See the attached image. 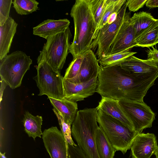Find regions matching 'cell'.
Masks as SVG:
<instances>
[{
    "instance_id": "1",
    "label": "cell",
    "mask_w": 158,
    "mask_h": 158,
    "mask_svg": "<svg viewBox=\"0 0 158 158\" xmlns=\"http://www.w3.org/2000/svg\"><path fill=\"white\" fill-rule=\"evenodd\" d=\"M158 77V71L140 75L131 73L120 65L101 67L96 92L102 97L118 101L130 99L143 102L148 91Z\"/></svg>"
},
{
    "instance_id": "2",
    "label": "cell",
    "mask_w": 158,
    "mask_h": 158,
    "mask_svg": "<svg viewBox=\"0 0 158 158\" xmlns=\"http://www.w3.org/2000/svg\"><path fill=\"white\" fill-rule=\"evenodd\" d=\"M70 15L73 19L74 33L69 53L73 59L91 49L96 26L88 0H77Z\"/></svg>"
},
{
    "instance_id": "3",
    "label": "cell",
    "mask_w": 158,
    "mask_h": 158,
    "mask_svg": "<svg viewBox=\"0 0 158 158\" xmlns=\"http://www.w3.org/2000/svg\"><path fill=\"white\" fill-rule=\"evenodd\" d=\"M97 111L96 108L79 110L72 123V135L87 158H100L96 143Z\"/></svg>"
},
{
    "instance_id": "4",
    "label": "cell",
    "mask_w": 158,
    "mask_h": 158,
    "mask_svg": "<svg viewBox=\"0 0 158 158\" xmlns=\"http://www.w3.org/2000/svg\"><path fill=\"white\" fill-rule=\"evenodd\" d=\"M97 121L116 151L125 154L131 148L138 134L135 131L100 109L98 110Z\"/></svg>"
},
{
    "instance_id": "5",
    "label": "cell",
    "mask_w": 158,
    "mask_h": 158,
    "mask_svg": "<svg viewBox=\"0 0 158 158\" xmlns=\"http://www.w3.org/2000/svg\"><path fill=\"white\" fill-rule=\"evenodd\" d=\"M71 37L69 27L49 37L40 52L37 62L44 61L54 69L60 71L69 53Z\"/></svg>"
},
{
    "instance_id": "6",
    "label": "cell",
    "mask_w": 158,
    "mask_h": 158,
    "mask_svg": "<svg viewBox=\"0 0 158 158\" xmlns=\"http://www.w3.org/2000/svg\"><path fill=\"white\" fill-rule=\"evenodd\" d=\"M32 60L20 51L14 52L0 60V76L12 89L19 87L26 72L30 69Z\"/></svg>"
},
{
    "instance_id": "7",
    "label": "cell",
    "mask_w": 158,
    "mask_h": 158,
    "mask_svg": "<svg viewBox=\"0 0 158 158\" xmlns=\"http://www.w3.org/2000/svg\"><path fill=\"white\" fill-rule=\"evenodd\" d=\"M35 66L37 75L33 77L38 88L39 96L45 95L48 97L59 99L64 98L63 76L60 71L54 69L44 61L37 62Z\"/></svg>"
},
{
    "instance_id": "8",
    "label": "cell",
    "mask_w": 158,
    "mask_h": 158,
    "mask_svg": "<svg viewBox=\"0 0 158 158\" xmlns=\"http://www.w3.org/2000/svg\"><path fill=\"white\" fill-rule=\"evenodd\" d=\"M119 103L137 134L152 127L156 114L143 102L124 99L119 101Z\"/></svg>"
},
{
    "instance_id": "9",
    "label": "cell",
    "mask_w": 158,
    "mask_h": 158,
    "mask_svg": "<svg viewBox=\"0 0 158 158\" xmlns=\"http://www.w3.org/2000/svg\"><path fill=\"white\" fill-rule=\"evenodd\" d=\"M127 7L126 2L118 12L115 21L110 24L107 23L104 25L93 40L91 49L98 47L96 54L98 59L108 55L110 47L124 22Z\"/></svg>"
},
{
    "instance_id": "10",
    "label": "cell",
    "mask_w": 158,
    "mask_h": 158,
    "mask_svg": "<svg viewBox=\"0 0 158 158\" xmlns=\"http://www.w3.org/2000/svg\"><path fill=\"white\" fill-rule=\"evenodd\" d=\"M131 13L126 12L124 20L111 44L108 55L117 53L127 50H131L136 47L135 35L130 21Z\"/></svg>"
},
{
    "instance_id": "11",
    "label": "cell",
    "mask_w": 158,
    "mask_h": 158,
    "mask_svg": "<svg viewBox=\"0 0 158 158\" xmlns=\"http://www.w3.org/2000/svg\"><path fill=\"white\" fill-rule=\"evenodd\" d=\"M42 138L51 158H68L67 143L62 131L56 127L45 129Z\"/></svg>"
},
{
    "instance_id": "12",
    "label": "cell",
    "mask_w": 158,
    "mask_h": 158,
    "mask_svg": "<svg viewBox=\"0 0 158 158\" xmlns=\"http://www.w3.org/2000/svg\"><path fill=\"white\" fill-rule=\"evenodd\" d=\"M64 98L71 101L83 100L96 92L98 83V78L81 83H72L62 78Z\"/></svg>"
},
{
    "instance_id": "13",
    "label": "cell",
    "mask_w": 158,
    "mask_h": 158,
    "mask_svg": "<svg viewBox=\"0 0 158 158\" xmlns=\"http://www.w3.org/2000/svg\"><path fill=\"white\" fill-rule=\"evenodd\" d=\"M100 67L92 50H88L83 53L82 61L77 75L68 81L74 83H81L98 78Z\"/></svg>"
},
{
    "instance_id": "14",
    "label": "cell",
    "mask_w": 158,
    "mask_h": 158,
    "mask_svg": "<svg viewBox=\"0 0 158 158\" xmlns=\"http://www.w3.org/2000/svg\"><path fill=\"white\" fill-rule=\"evenodd\" d=\"M158 147L154 134L139 133L131 147L132 158H150Z\"/></svg>"
},
{
    "instance_id": "15",
    "label": "cell",
    "mask_w": 158,
    "mask_h": 158,
    "mask_svg": "<svg viewBox=\"0 0 158 158\" xmlns=\"http://www.w3.org/2000/svg\"><path fill=\"white\" fill-rule=\"evenodd\" d=\"M120 66L124 69L137 75L152 74L158 71V64L151 60L140 59L134 55Z\"/></svg>"
},
{
    "instance_id": "16",
    "label": "cell",
    "mask_w": 158,
    "mask_h": 158,
    "mask_svg": "<svg viewBox=\"0 0 158 158\" xmlns=\"http://www.w3.org/2000/svg\"><path fill=\"white\" fill-rule=\"evenodd\" d=\"M102 97L96 107L97 110H101L118 120L131 130L135 131L132 124L120 106L119 101L108 98Z\"/></svg>"
},
{
    "instance_id": "17",
    "label": "cell",
    "mask_w": 158,
    "mask_h": 158,
    "mask_svg": "<svg viewBox=\"0 0 158 158\" xmlns=\"http://www.w3.org/2000/svg\"><path fill=\"white\" fill-rule=\"evenodd\" d=\"M70 22L67 19H47L33 28V34L46 39L49 37L63 31L69 27Z\"/></svg>"
},
{
    "instance_id": "18",
    "label": "cell",
    "mask_w": 158,
    "mask_h": 158,
    "mask_svg": "<svg viewBox=\"0 0 158 158\" xmlns=\"http://www.w3.org/2000/svg\"><path fill=\"white\" fill-rule=\"evenodd\" d=\"M18 24L10 17L2 26H0V60L9 52Z\"/></svg>"
},
{
    "instance_id": "19",
    "label": "cell",
    "mask_w": 158,
    "mask_h": 158,
    "mask_svg": "<svg viewBox=\"0 0 158 158\" xmlns=\"http://www.w3.org/2000/svg\"><path fill=\"white\" fill-rule=\"evenodd\" d=\"M55 111L60 114L67 123L72 124L78 109L76 102L64 98L62 99L48 97Z\"/></svg>"
},
{
    "instance_id": "20",
    "label": "cell",
    "mask_w": 158,
    "mask_h": 158,
    "mask_svg": "<svg viewBox=\"0 0 158 158\" xmlns=\"http://www.w3.org/2000/svg\"><path fill=\"white\" fill-rule=\"evenodd\" d=\"M24 130L29 137L34 140L36 137L41 138L42 117L39 115L35 116L28 111H25L23 119Z\"/></svg>"
},
{
    "instance_id": "21",
    "label": "cell",
    "mask_w": 158,
    "mask_h": 158,
    "mask_svg": "<svg viewBox=\"0 0 158 158\" xmlns=\"http://www.w3.org/2000/svg\"><path fill=\"white\" fill-rule=\"evenodd\" d=\"M136 47L149 48L158 43V19L143 31L135 40Z\"/></svg>"
},
{
    "instance_id": "22",
    "label": "cell",
    "mask_w": 158,
    "mask_h": 158,
    "mask_svg": "<svg viewBox=\"0 0 158 158\" xmlns=\"http://www.w3.org/2000/svg\"><path fill=\"white\" fill-rule=\"evenodd\" d=\"M96 143L100 158H114L116 150L99 126L96 133Z\"/></svg>"
},
{
    "instance_id": "23",
    "label": "cell",
    "mask_w": 158,
    "mask_h": 158,
    "mask_svg": "<svg viewBox=\"0 0 158 158\" xmlns=\"http://www.w3.org/2000/svg\"><path fill=\"white\" fill-rule=\"evenodd\" d=\"M156 20L150 13L146 12L135 13L131 17L130 21L135 30V39Z\"/></svg>"
},
{
    "instance_id": "24",
    "label": "cell",
    "mask_w": 158,
    "mask_h": 158,
    "mask_svg": "<svg viewBox=\"0 0 158 158\" xmlns=\"http://www.w3.org/2000/svg\"><path fill=\"white\" fill-rule=\"evenodd\" d=\"M136 53L127 50L115 54L103 56L98 60L100 66L103 68L120 65L129 57Z\"/></svg>"
},
{
    "instance_id": "25",
    "label": "cell",
    "mask_w": 158,
    "mask_h": 158,
    "mask_svg": "<svg viewBox=\"0 0 158 158\" xmlns=\"http://www.w3.org/2000/svg\"><path fill=\"white\" fill-rule=\"evenodd\" d=\"M12 3L17 13L20 15H28L39 9V2L35 0H14Z\"/></svg>"
},
{
    "instance_id": "26",
    "label": "cell",
    "mask_w": 158,
    "mask_h": 158,
    "mask_svg": "<svg viewBox=\"0 0 158 158\" xmlns=\"http://www.w3.org/2000/svg\"><path fill=\"white\" fill-rule=\"evenodd\" d=\"M88 1L96 26L95 34L106 9V0H88Z\"/></svg>"
},
{
    "instance_id": "27",
    "label": "cell",
    "mask_w": 158,
    "mask_h": 158,
    "mask_svg": "<svg viewBox=\"0 0 158 158\" xmlns=\"http://www.w3.org/2000/svg\"><path fill=\"white\" fill-rule=\"evenodd\" d=\"M126 1V0H118L116 3L111 6H108L106 4V9L97 31L94 35L93 40L96 37L99 30L107 23L109 17L114 13H118Z\"/></svg>"
},
{
    "instance_id": "28",
    "label": "cell",
    "mask_w": 158,
    "mask_h": 158,
    "mask_svg": "<svg viewBox=\"0 0 158 158\" xmlns=\"http://www.w3.org/2000/svg\"><path fill=\"white\" fill-rule=\"evenodd\" d=\"M83 59V53L77 56L73 59L66 69L63 78L69 81L76 77L77 75L80 68Z\"/></svg>"
},
{
    "instance_id": "29",
    "label": "cell",
    "mask_w": 158,
    "mask_h": 158,
    "mask_svg": "<svg viewBox=\"0 0 158 158\" xmlns=\"http://www.w3.org/2000/svg\"><path fill=\"white\" fill-rule=\"evenodd\" d=\"M53 110L58 118L61 131L62 132L67 143L73 145H77L74 143L72 138L71 125L66 123L62 116L53 108Z\"/></svg>"
},
{
    "instance_id": "30",
    "label": "cell",
    "mask_w": 158,
    "mask_h": 158,
    "mask_svg": "<svg viewBox=\"0 0 158 158\" xmlns=\"http://www.w3.org/2000/svg\"><path fill=\"white\" fill-rule=\"evenodd\" d=\"M12 2V0H0V26H3L10 17V10Z\"/></svg>"
},
{
    "instance_id": "31",
    "label": "cell",
    "mask_w": 158,
    "mask_h": 158,
    "mask_svg": "<svg viewBox=\"0 0 158 158\" xmlns=\"http://www.w3.org/2000/svg\"><path fill=\"white\" fill-rule=\"evenodd\" d=\"M68 158H87L78 145H73L67 143Z\"/></svg>"
},
{
    "instance_id": "32",
    "label": "cell",
    "mask_w": 158,
    "mask_h": 158,
    "mask_svg": "<svg viewBox=\"0 0 158 158\" xmlns=\"http://www.w3.org/2000/svg\"><path fill=\"white\" fill-rule=\"evenodd\" d=\"M147 0H128L126 4L130 11L135 12L142 8Z\"/></svg>"
},
{
    "instance_id": "33",
    "label": "cell",
    "mask_w": 158,
    "mask_h": 158,
    "mask_svg": "<svg viewBox=\"0 0 158 158\" xmlns=\"http://www.w3.org/2000/svg\"><path fill=\"white\" fill-rule=\"evenodd\" d=\"M152 48V49L149 48L146 51L148 59L158 64V50L153 47Z\"/></svg>"
},
{
    "instance_id": "34",
    "label": "cell",
    "mask_w": 158,
    "mask_h": 158,
    "mask_svg": "<svg viewBox=\"0 0 158 158\" xmlns=\"http://www.w3.org/2000/svg\"><path fill=\"white\" fill-rule=\"evenodd\" d=\"M146 5V6L150 8L158 7V0H147Z\"/></svg>"
},
{
    "instance_id": "35",
    "label": "cell",
    "mask_w": 158,
    "mask_h": 158,
    "mask_svg": "<svg viewBox=\"0 0 158 158\" xmlns=\"http://www.w3.org/2000/svg\"><path fill=\"white\" fill-rule=\"evenodd\" d=\"M118 13H114L111 15L108 18L107 23L110 24L114 22L116 19Z\"/></svg>"
},
{
    "instance_id": "36",
    "label": "cell",
    "mask_w": 158,
    "mask_h": 158,
    "mask_svg": "<svg viewBox=\"0 0 158 158\" xmlns=\"http://www.w3.org/2000/svg\"><path fill=\"white\" fill-rule=\"evenodd\" d=\"M6 153L4 152L2 153L1 152H0V158H7L5 156Z\"/></svg>"
},
{
    "instance_id": "37",
    "label": "cell",
    "mask_w": 158,
    "mask_h": 158,
    "mask_svg": "<svg viewBox=\"0 0 158 158\" xmlns=\"http://www.w3.org/2000/svg\"><path fill=\"white\" fill-rule=\"evenodd\" d=\"M154 154L156 156V158H158V147L155 151Z\"/></svg>"
}]
</instances>
